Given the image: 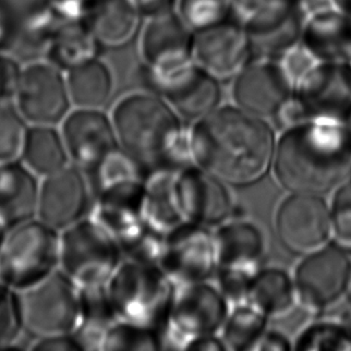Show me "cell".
<instances>
[{
	"label": "cell",
	"instance_id": "cell-46",
	"mask_svg": "<svg viewBox=\"0 0 351 351\" xmlns=\"http://www.w3.org/2000/svg\"><path fill=\"white\" fill-rule=\"evenodd\" d=\"M293 349L294 342H291L285 333L276 330H266L254 348L256 351H289Z\"/></svg>",
	"mask_w": 351,
	"mask_h": 351
},
{
	"label": "cell",
	"instance_id": "cell-40",
	"mask_svg": "<svg viewBox=\"0 0 351 351\" xmlns=\"http://www.w3.org/2000/svg\"><path fill=\"white\" fill-rule=\"evenodd\" d=\"M23 65L11 53L0 51V104L14 101Z\"/></svg>",
	"mask_w": 351,
	"mask_h": 351
},
{
	"label": "cell",
	"instance_id": "cell-49",
	"mask_svg": "<svg viewBox=\"0 0 351 351\" xmlns=\"http://www.w3.org/2000/svg\"><path fill=\"white\" fill-rule=\"evenodd\" d=\"M8 230H9V228H6L4 224L0 222V250H1V246H3V243H4L5 237H6Z\"/></svg>",
	"mask_w": 351,
	"mask_h": 351
},
{
	"label": "cell",
	"instance_id": "cell-47",
	"mask_svg": "<svg viewBox=\"0 0 351 351\" xmlns=\"http://www.w3.org/2000/svg\"><path fill=\"white\" fill-rule=\"evenodd\" d=\"M185 350L193 351H221L227 350L222 338L217 337V335L203 336L195 338L187 344Z\"/></svg>",
	"mask_w": 351,
	"mask_h": 351
},
{
	"label": "cell",
	"instance_id": "cell-2",
	"mask_svg": "<svg viewBox=\"0 0 351 351\" xmlns=\"http://www.w3.org/2000/svg\"><path fill=\"white\" fill-rule=\"evenodd\" d=\"M272 171L288 193L325 195L351 176V132L347 123L307 120L283 130Z\"/></svg>",
	"mask_w": 351,
	"mask_h": 351
},
{
	"label": "cell",
	"instance_id": "cell-26",
	"mask_svg": "<svg viewBox=\"0 0 351 351\" xmlns=\"http://www.w3.org/2000/svg\"><path fill=\"white\" fill-rule=\"evenodd\" d=\"M143 17L128 0H100L86 23L102 47L121 48L133 41L142 27Z\"/></svg>",
	"mask_w": 351,
	"mask_h": 351
},
{
	"label": "cell",
	"instance_id": "cell-45",
	"mask_svg": "<svg viewBox=\"0 0 351 351\" xmlns=\"http://www.w3.org/2000/svg\"><path fill=\"white\" fill-rule=\"evenodd\" d=\"M14 10L8 0H0V51L9 47L14 30Z\"/></svg>",
	"mask_w": 351,
	"mask_h": 351
},
{
	"label": "cell",
	"instance_id": "cell-51",
	"mask_svg": "<svg viewBox=\"0 0 351 351\" xmlns=\"http://www.w3.org/2000/svg\"><path fill=\"white\" fill-rule=\"evenodd\" d=\"M347 125H348V128H349V130H350V132H351V115H350V118H349V120H348V121H347Z\"/></svg>",
	"mask_w": 351,
	"mask_h": 351
},
{
	"label": "cell",
	"instance_id": "cell-13",
	"mask_svg": "<svg viewBox=\"0 0 351 351\" xmlns=\"http://www.w3.org/2000/svg\"><path fill=\"white\" fill-rule=\"evenodd\" d=\"M276 237L285 251L304 256L332 242V224L324 195L289 193L275 215Z\"/></svg>",
	"mask_w": 351,
	"mask_h": 351
},
{
	"label": "cell",
	"instance_id": "cell-23",
	"mask_svg": "<svg viewBox=\"0 0 351 351\" xmlns=\"http://www.w3.org/2000/svg\"><path fill=\"white\" fill-rule=\"evenodd\" d=\"M14 10V30L8 52L22 64L45 59L59 21L47 0H30L23 6H16L8 0Z\"/></svg>",
	"mask_w": 351,
	"mask_h": 351
},
{
	"label": "cell",
	"instance_id": "cell-22",
	"mask_svg": "<svg viewBox=\"0 0 351 351\" xmlns=\"http://www.w3.org/2000/svg\"><path fill=\"white\" fill-rule=\"evenodd\" d=\"M150 93L161 96L181 119L195 123L219 108L222 100L219 80L197 62L157 83Z\"/></svg>",
	"mask_w": 351,
	"mask_h": 351
},
{
	"label": "cell",
	"instance_id": "cell-11",
	"mask_svg": "<svg viewBox=\"0 0 351 351\" xmlns=\"http://www.w3.org/2000/svg\"><path fill=\"white\" fill-rule=\"evenodd\" d=\"M195 33L171 11L147 19L141 36L142 78L147 90L195 64Z\"/></svg>",
	"mask_w": 351,
	"mask_h": 351
},
{
	"label": "cell",
	"instance_id": "cell-5",
	"mask_svg": "<svg viewBox=\"0 0 351 351\" xmlns=\"http://www.w3.org/2000/svg\"><path fill=\"white\" fill-rule=\"evenodd\" d=\"M60 269V232L36 219L10 228L0 250V280L28 289Z\"/></svg>",
	"mask_w": 351,
	"mask_h": 351
},
{
	"label": "cell",
	"instance_id": "cell-12",
	"mask_svg": "<svg viewBox=\"0 0 351 351\" xmlns=\"http://www.w3.org/2000/svg\"><path fill=\"white\" fill-rule=\"evenodd\" d=\"M229 19L250 35L254 58L275 59L301 38L294 0H229Z\"/></svg>",
	"mask_w": 351,
	"mask_h": 351
},
{
	"label": "cell",
	"instance_id": "cell-7",
	"mask_svg": "<svg viewBox=\"0 0 351 351\" xmlns=\"http://www.w3.org/2000/svg\"><path fill=\"white\" fill-rule=\"evenodd\" d=\"M217 287L233 304L246 301L256 276L264 269L266 241L261 229L243 219H229L215 230Z\"/></svg>",
	"mask_w": 351,
	"mask_h": 351
},
{
	"label": "cell",
	"instance_id": "cell-52",
	"mask_svg": "<svg viewBox=\"0 0 351 351\" xmlns=\"http://www.w3.org/2000/svg\"><path fill=\"white\" fill-rule=\"evenodd\" d=\"M349 64H350V66H351V59H350V62H349Z\"/></svg>",
	"mask_w": 351,
	"mask_h": 351
},
{
	"label": "cell",
	"instance_id": "cell-34",
	"mask_svg": "<svg viewBox=\"0 0 351 351\" xmlns=\"http://www.w3.org/2000/svg\"><path fill=\"white\" fill-rule=\"evenodd\" d=\"M176 11L193 33H199L228 21L229 0H178Z\"/></svg>",
	"mask_w": 351,
	"mask_h": 351
},
{
	"label": "cell",
	"instance_id": "cell-8",
	"mask_svg": "<svg viewBox=\"0 0 351 351\" xmlns=\"http://www.w3.org/2000/svg\"><path fill=\"white\" fill-rule=\"evenodd\" d=\"M229 304L209 282L176 287L168 323L158 332L160 349H186L195 338L217 335L230 312Z\"/></svg>",
	"mask_w": 351,
	"mask_h": 351
},
{
	"label": "cell",
	"instance_id": "cell-33",
	"mask_svg": "<svg viewBox=\"0 0 351 351\" xmlns=\"http://www.w3.org/2000/svg\"><path fill=\"white\" fill-rule=\"evenodd\" d=\"M298 351H351V324L342 319L315 320L294 341Z\"/></svg>",
	"mask_w": 351,
	"mask_h": 351
},
{
	"label": "cell",
	"instance_id": "cell-10",
	"mask_svg": "<svg viewBox=\"0 0 351 351\" xmlns=\"http://www.w3.org/2000/svg\"><path fill=\"white\" fill-rule=\"evenodd\" d=\"M298 306L308 313H324L347 299L351 258L347 250L330 242L301 256L295 267Z\"/></svg>",
	"mask_w": 351,
	"mask_h": 351
},
{
	"label": "cell",
	"instance_id": "cell-27",
	"mask_svg": "<svg viewBox=\"0 0 351 351\" xmlns=\"http://www.w3.org/2000/svg\"><path fill=\"white\" fill-rule=\"evenodd\" d=\"M102 45L86 22L62 23L54 34L45 59L69 72L100 58Z\"/></svg>",
	"mask_w": 351,
	"mask_h": 351
},
{
	"label": "cell",
	"instance_id": "cell-44",
	"mask_svg": "<svg viewBox=\"0 0 351 351\" xmlns=\"http://www.w3.org/2000/svg\"><path fill=\"white\" fill-rule=\"evenodd\" d=\"M178 0H128L143 19H152L176 11Z\"/></svg>",
	"mask_w": 351,
	"mask_h": 351
},
{
	"label": "cell",
	"instance_id": "cell-1",
	"mask_svg": "<svg viewBox=\"0 0 351 351\" xmlns=\"http://www.w3.org/2000/svg\"><path fill=\"white\" fill-rule=\"evenodd\" d=\"M189 138L191 161L226 185H253L272 168L274 128L237 106H219L195 121Z\"/></svg>",
	"mask_w": 351,
	"mask_h": 351
},
{
	"label": "cell",
	"instance_id": "cell-29",
	"mask_svg": "<svg viewBox=\"0 0 351 351\" xmlns=\"http://www.w3.org/2000/svg\"><path fill=\"white\" fill-rule=\"evenodd\" d=\"M246 301L269 319L285 317L298 306L294 277L280 267H264L252 282Z\"/></svg>",
	"mask_w": 351,
	"mask_h": 351
},
{
	"label": "cell",
	"instance_id": "cell-25",
	"mask_svg": "<svg viewBox=\"0 0 351 351\" xmlns=\"http://www.w3.org/2000/svg\"><path fill=\"white\" fill-rule=\"evenodd\" d=\"M300 40L322 62H350L351 17L339 8L314 14L302 23Z\"/></svg>",
	"mask_w": 351,
	"mask_h": 351
},
{
	"label": "cell",
	"instance_id": "cell-16",
	"mask_svg": "<svg viewBox=\"0 0 351 351\" xmlns=\"http://www.w3.org/2000/svg\"><path fill=\"white\" fill-rule=\"evenodd\" d=\"M160 267L176 287L210 282L217 271L214 229L182 223L167 234Z\"/></svg>",
	"mask_w": 351,
	"mask_h": 351
},
{
	"label": "cell",
	"instance_id": "cell-30",
	"mask_svg": "<svg viewBox=\"0 0 351 351\" xmlns=\"http://www.w3.org/2000/svg\"><path fill=\"white\" fill-rule=\"evenodd\" d=\"M72 106L76 108L102 110L112 97L114 81L110 67L99 59L66 72Z\"/></svg>",
	"mask_w": 351,
	"mask_h": 351
},
{
	"label": "cell",
	"instance_id": "cell-9",
	"mask_svg": "<svg viewBox=\"0 0 351 351\" xmlns=\"http://www.w3.org/2000/svg\"><path fill=\"white\" fill-rule=\"evenodd\" d=\"M19 294L24 333L30 339L75 333L81 322V293L60 269Z\"/></svg>",
	"mask_w": 351,
	"mask_h": 351
},
{
	"label": "cell",
	"instance_id": "cell-20",
	"mask_svg": "<svg viewBox=\"0 0 351 351\" xmlns=\"http://www.w3.org/2000/svg\"><path fill=\"white\" fill-rule=\"evenodd\" d=\"M60 126L70 162L86 173L120 147L113 120L101 110H70Z\"/></svg>",
	"mask_w": 351,
	"mask_h": 351
},
{
	"label": "cell",
	"instance_id": "cell-41",
	"mask_svg": "<svg viewBox=\"0 0 351 351\" xmlns=\"http://www.w3.org/2000/svg\"><path fill=\"white\" fill-rule=\"evenodd\" d=\"M62 23L86 22L91 10L100 0H47Z\"/></svg>",
	"mask_w": 351,
	"mask_h": 351
},
{
	"label": "cell",
	"instance_id": "cell-18",
	"mask_svg": "<svg viewBox=\"0 0 351 351\" xmlns=\"http://www.w3.org/2000/svg\"><path fill=\"white\" fill-rule=\"evenodd\" d=\"M90 197V186L83 171L69 163L56 173L41 178L36 217L62 232L86 219Z\"/></svg>",
	"mask_w": 351,
	"mask_h": 351
},
{
	"label": "cell",
	"instance_id": "cell-14",
	"mask_svg": "<svg viewBox=\"0 0 351 351\" xmlns=\"http://www.w3.org/2000/svg\"><path fill=\"white\" fill-rule=\"evenodd\" d=\"M173 195L184 223L219 228L235 213L228 185L195 163L174 171Z\"/></svg>",
	"mask_w": 351,
	"mask_h": 351
},
{
	"label": "cell",
	"instance_id": "cell-50",
	"mask_svg": "<svg viewBox=\"0 0 351 351\" xmlns=\"http://www.w3.org/2000/svg\"><path fill=\"white\" fill-rule=\"evenodd\" d=\"M347 300L349 301V304H351V278L350 285H349V289H348Z\"/></svg>",
	"mask_w": 351,
	"mask_h": 351
},
{
	"label": "cell",
	"instance_id": "cell-19",
	"mask_svg": "<svg viewBox=\"0 0 351 351\" xmlns=\"http://www.w3.org/2000/svg\"><path fill=\"white\" fill-rule=\"evenodd\" d=\"M294 88L271 58L256 57L234 77V104L258 118H275Z\"/></svg>",
	"mask_w": 351,
	"mask_h": 351
},
{
	"label": "cell",
	"instance_id": "cell-21",
	"mask_svg": "<svg viewBox=\"0 0 351 351\" xmlns=\"http://www.w3.org/2000/svg\"><path fill=\"white\" fill-rule=\"evenodd\" d=\"M193 58L197 65L219 81L237 76L254 58L251 38L232 19L195 34Z\"/></svg>",
	"mask_w": 351,
	"mask_h": 351
},
{
	"label": "cell",
	"instance_id": "cell-48",
	"mask_svg": "<svg viewBox=\"0 0 351 351\" xmlns=\"http://www.w3.org/2000/svg\"><path fill=\"white\" fill-rule=\"evenodd\" d=\"M336 1L343 11H346L348 14H351V0H336Z\"/></svg>",
	"mask_w": 351,
	"mask_h": 351
},
{
	"label": "cell",
	"instance_id": "cell-38",
	"mask_svg": "<svg viewBox=\"0 0 351 351\" xmlns=\"http://www.w3.org/2000/svg\"><path fill=\"white\" fill-rule=\"evenodd\" d=\"M332 224V242L351 251V176L332 192L328 202Z\"/></svg>",
	"mask_w": 351,
	"mask_h": 351
},
{
	"label": "cell",
	"instance_id": "cell-31",
	"mask_svg": "<svg viewBox=\"0 0 351 351\" xmlns=\"http://www.w3.org/2000/svg\"><path fill=\"white\" fill-rule=\"evenodd\" d=\"M81 322L75 337L83 350H101L106 333L119 322L106 287L80 289Z\"/></svg>",
	"mask_w": 351,
	"mask_h": 351
},
{
	"label": "cell",
	"instance_id": "cell-53",
	"mask_svg": "<svg viewBox=\"0 0 351 351\" xmlns=\"http://www.w3.org/2000/svg\"><path fill=\"white\" fill-rule=\"evenodd\" d=\"M3 105V104H0V106Z\"/></svg>",
	"mask_w": 351,
	"mask_h": 351
},
{
	"label": "cell",
	"instance_id": "cell-4",
	"mask_svg": "<svg viewBox=\"0 0 351 351\" xmlns=\"http://www.w3.org/2000/svg\"><path fill=\"white\" fill-rule=\"evenodd\" d=\"M176 288L160 266L130 259L106 285L119 322L157 333L168 323Z\"/></svg>",
	"mask_w": 351,
	"mask_h": 351
},
{
	"label": "cell",
	"instance_id": "cell-15",
	"mask_svg": "<svg viewBox=\"0 0 351 351\" xmlns=\"http://www.w3.org/2000/svg\"><path fill=\"white\" fill-rule=\"evenodd\" d=\"M12 104L29 125H60L72 106L66 76L46 59L24 64Z\"/></svg>",
	"mask_w": 351,
	"mask_h": 351
},
{
	"label": "cell",
	"instance_id": "cell-3",
	"mask_svg": "<svg viewBox=\"0 0 351 351\" xmlns=\"http://www.w3.org/2000/svg\"><path fill=\"white\" fill-rule=\"evenodd\" d=\"M119 147L149 171L189 165V134L181 118L161 96L137 93L125 96L113 110Z\"/></svg>",
	"mask_w": 351,
	"mask_h": 351
},
{
	"label": "cell",
	"instance_id": "cell-28",
	"mask_svg": "<svg viewBox=\"0 0 351 351\" xmlns=\"http://www.w3.org/2000/svg\"><path fill=\"white\" fill-rule=\"evenodd\" d=\"M19 161L40 179L71 163L60 128L56 125H28Z\"/></svg>",
	"mask_w": 351,
	"mask_h": 351
},
{
	"label": "cell",
	"instance_id": "cell-43",
	"mask_svg": "<svg viewBox=\"0 0 351 351\" xmlns=\"http://www.w3.org/2000/svg\"><path fill=\"white\" fill-rule=\"evenodd\" d=\"M30 350L36 351H80L83 350L75 335H62L52 337L32 339Z\"/></svg>",
	"mask_w": 351,
	"mask_h": 351
},
{
	"label": "cell",
	"instance_id": "cell-24",
	"mask_svg": "<svg viewBox=\"0 0 351 351\" xmlns=\"http://www.w3.org/2000/svg\"><path fill=\"white\" fill-rule=\"evenodd\" d=\"M40 181L19 160L0 163V222L6 228L36 219Z\"/></svg>",
	"mask_w": 351,
	"mask_h": 351
},
{
	"label": "cell",
	"instance_id": "cell-17",
	"mask_svg": "<svg viewBox=\"0 0 351 351\" xmlns=\"http://www.w3.org/2000/svg\"><path fill=\"white\" fill-rule=\"evenodd\" d=\"M309 120L347 123L351 115V66L322 62L295 89Z\"/></svg>",
	"mask_w": 351,
	"mask_h": 351
},
{
	"label": "cell",
	"instance_id": "cell-39",
	"mask_svg": "<svg viewBox=\"0 0 351 351\" xmlns=\"http://www.w3.org/2000/svg\"><path fill=\"white\" fill-rule=\"evenodd\" d=\"M275 62L295 90L296 86L322 60H319L318 57L299 40L298 43L283 49L275 58Z\"/></svg>",
	"mask_w": 351,
	"mask_h": 351
},
{
	"label": "cell",
	"instance_id": "cell-35",
	"mask_svg": "<svg viewBox=\"0 0 351 351\" xmlns=\"http://www.w3.org/2000/svg\"><path fill=\"white\" fill-rule=\"evenodd\" d=\"M101 350H160L158 333L117 322L106 333Z\"/></svg>",
	"mask_w": 351,
	"mask_h": 351
},
{
	"label": "cell",
	"instance_id": "cell-37",
	"mask_svg": "<svg viewBox=\"0 0 351 351\" xmlns=\"http://www.w3.org/2000/svg\"><path fill=\"white\" fill-rule=\"evenodd\" d=\"M23 336L19 291L0 280V350L17 346Z\"/></svg>",
	"mask_w": 351,
	"mask_h": 351
},
{
	"label": "cell",
	"instance_id": "cell-42",
	"mask_svg": "<svg viewBox=\"0 0 351 351\" xmlns=\"http://www.w3.org/2000/svg\"><path fill=\"white\" fill-rule=\"evenodd\" d=\"M274 120H276L283 130H287V128H294L296 125L304 123L309 119L304 105L301 104L299 97L294 93L282 105Z\"/></svg>",
	"mask_w": 351,
	"mask_h": 351
},
{
	"label": "cell",
	"instance_id": "cell-32",
	"mask_svg": "<svg viewBox=\"0 0 351 351\" xmlns=\"http://www.w3.org/2000/svg\"><path fill=\"white\" fill-rule=\"evenodd\" d=\"M270 319L247 301L234 304L229 312L221 338L227 350H254L261 336L267 330Z\"/></svg>",
	"mask_w": 351,
	"mask_h": 351
},
{
	"label": "cell",
	"instance_id": "cell-6",
	"mask_svg": "<svg viewBox=\"0 0 351 351\" xmlns=\"http://www.w3.org/2000/svg\"><path fill=\"white\" fill-rule=\"evenodd\" d=\"M121 256L117 239L91 217L60 232V270L78 289L108 285Z\"/></svg>",
	"mask_w": 351,
	"mask_h": 351
},
{
	"label": "cell",
	"instance_id": "cell-36",
	"mask_svg": "<svg viewBox=\"0 0 351 351\" xmlns=\"http://www.w3.org/2000/svg\"><path fill=\"white\" fill-rule=\"evenodd\" d=\"M28 125L12 102L0 106V163L19 160Z\"/></svg>",
	"mask_w": 351,
	"mask_h": 351
}]
</instances>
